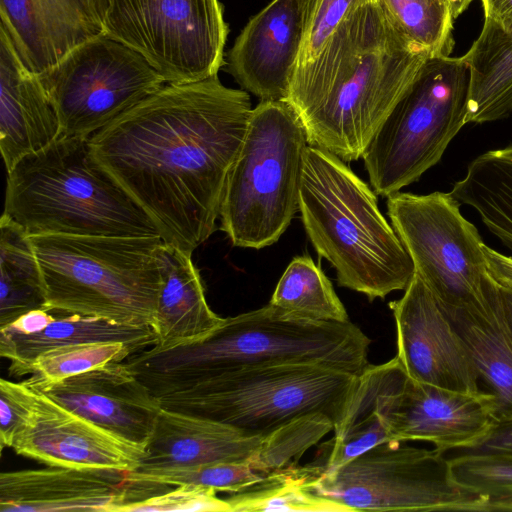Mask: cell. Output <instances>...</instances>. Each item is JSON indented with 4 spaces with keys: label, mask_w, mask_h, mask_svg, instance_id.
Returning a JSON list of instances; mask_svg holds the SVG:
<instances>
[{
    "label": "cell",
    "mask_w": 512,
    "mask_h": 512,
    "mask_svg": "<svg viewBox=\"0 0 512 512\" xmlns=\"http://www.w3.org/2000/svg\"><path fill=\"white\" fill-rule=\"evenodd\" d=\"M252 109L249 93L218 75L167 83L92 134L88 147L163 242L192 255L216 230Z\"/></svg>",
    "instance_id": "6da1fadb"
},
{
    "label": "cell",
    "mask_w": 512,
    "mask_h": 512,
    "mask_svg": "<svg viewBox=\"0 0 512 512\" xmlns=\"http://www.w3.org/2000/svg\"><path fill=\"white\" fill-rule=\"evenodd\" d=\"M431 56L402 35L378 0L370 1L342 21L314 59L296 67L285 101L309 145L356 161Z\"/></svg>",
    "instance_id": "7a4b0ae2"
},
{
    "label": "cell",
    "mask_w": 512,
    "mask_h": 512,
    "mask_svg": "<svg viewBox=\"0 0 512 512\" xmlns=\"http://www.w3.org/2000/svg\"><path fill=\"white\" fill-rule=\"evenodd\" d=\"M371 340L351 321L304 318L271 304L224 318L204 339L134 353L126 363L152 393L254 366L291 362L328 365L361 375Z\"/></svg>",
    "instance_id": "3957f363"
},
{
    "label": "cell",
    "mask_w": 512,
    "mask_h": 512,
    "mask_svg": "<svg viewBox=\"0 0 512 512\" xmlns=\"http://www.w3.org/2000/svg\"><path fill=\"white\" fill-rule=\"evenodd\" d=\"M299 211L312 246L336 271L339 286L369 301L405 290L412 260L378 207L377 194L332 152L308 145Z\"/></svg>",
    "instance_id": "277c9868"
},
{
    "label": "cell",
    "mask_w": 512,
    "mask_h": 512,
    "mask_svg": "<svg viewBox=\"0 0 512 512\" xmlns=\"http://www.w3.org/2000/svg\"><path fill=\"white\" fill-rule=\"evenodd\" d=\"M3 213L28 235L160 236L80 137L60 135L19 160L7 172Z\"/></svg>",
    "instance_id": "5b68a950"
},
{
    "label": "cell",
    "mask_w": 512,
    "mask_h": 512,
    "mask_svg": "<svg viewBox=\"0 0 512 512\" xmlns=\"http://www.w3.org/2000/svg\"><path fill=\"white\" fill-rule=\"evenodd\" d=\"M45 309L153 328L160 236L29 235Z\"/></svg>",
    "instance_id": "8992f818"
},
{
    "label": "cell",
    "mask_w": 512,
    "mask_h": 512,
    "mask_svg": "<svg viewBox=\"0 0 512 512\" xmlns=\"http://www.w3.org/2000/svg\"><path fill=\"white\" fill-rule=\"evenodd\" d=\"M358 379L328 365L291 362L231 370L153 394L162 408L209 418L246 436L265 437L312 413H324L337 425Z\"/></svg>",
    "instance_id": "52a82bcc"
},
{
    "label": "cell",
    "mask_w": 512,
    "mask_h": 512,
    "mask_svg": "<svg viewBox=\"0 0 512 512\" xmlns=\"http://www.w3.org/2000/svg\"><path fill=\"white\" fill-rule=\"evenodd\" d=\"M308 145L287 101H260L252 109L220 208V228L232 245L261 249L286 231L299 211Z\"/></svg>",
    "instance_id": "ba28073f"
},
{
    "label": "cell",
    "mask_w": 512,
    "mask_h": 512,
    "mask_svg": "<svg viewBox=\"0 0 512 512\" xmlns=\"http://www.w3.org/2000/svg\"><path fill=\"white\" fill-rule=\"evenodd\" d=\"M470 73L462 57L431 56L378 129L362 158L375 193L418 181L466 124Z\"/></svg>",
    "instance_id": "9c48e42d"
},
{
    "label": "cell",
    "mask_w": 512,
    "mask_h": 512,
    "mask_svg": "<svg viewBox=\"0 0 512 512\" xmlns=\"http://www.w3.org/2000/svg\"><path fill=\"white\" fill-rule=\"evenodd\" d=\"M437 449L384 443L326 469L309 463L306 488L356 511H498L491 499L453 475Z\"/></svg>",
    "instance_id": "30bf717a"
},
{
    "label": "cell",
    "mask_w": 512,
    "mask_h": 512,
    "mask_svg": "<svg viewBox=\"0 0 512 512\" xmlns=\"http://www.w3.org/2000/svg\"><path fill=\"white\" fill-rule=\"evenodd\" d=\"M460 205L450 192L440 191H398L386 202L415 274L446 309L483 306L499 289L488 271L484 242Z\"/></svg>",
    "instance_id": "8fae6325"
},
{
    "label": "cell",
    "mask_w": 512,
    "mask_h": 512,
    "mask_svg": "<svg viewBox=\"0 0 512 512\" xmlns=\"http://www.w3.org/2000/svg\"><path fill=\"white\" fill-rule=\"evenodd\" d=\"M105 35L142 55L166 83L218 75L228 25L219 0H107Z\"/></svg>",
    "instance_id": "7c38bea8"
},
{
    "label": "cell",
    "mask_w": 512,
    "mask_h": 512,
    "mask_svg": "<svg viewBox=\"0 0 512 512\" xmlns=\"http://www.w3.org/2000/svg\"><path fill=\"white\" fill-rule=\"evenodd\" d=\"M39 78L60 135L86 139L167 84L142 55L105 34L75 47Z\"/></svg>",
    "instance_id": "4fadbf2b"
},
{
    "label": "cell",
    "mask_w": 512,
    "mask_h": 512,
    "mask_svg": "<svg viewBox=\"0 0 512 512\" xmlns=\"http://www.w3.org/2000/svg\"><path fill=\"white\" fill-rule=\"evenodd\" d=\"M389 308L396 326V357L411 379L456 391L482 390L463 339L417 274Z\"/></svg>",
    "instance_id": "5bb4252c"
},
{
    "label": "cell",
    "mask_w": 512,
    "mask_h": 512,
    "mask_svg": "<svg viewBox=\"0 0 512 512\" xmlns=\"http://www.w3.org/2000/svg\"><path fill=\"white\" fill-rule=\"evenodd\" d=\"M312 0H273L254 15L227 54V71L260 101L286 100Z\"/></svg>",
    "instance_id": "9a60e30c"
},
{
    "label": "cell",
    "mask_w": 512,
    "mask_h": 512,
    "mask_svg": "<svg viewBox=\"0 0 512 512\" xmlns=\"http://www.w3.org/2000/svg\"><path fill=\"white\" fill-rule=\"evenodd\" d=\"M497 424V403L489 391L450 390L410 377L389 420L392 443L428 442L442 453L475 447Z\"/></svg>",
    "instance_id": "2e32d148"
},
{
    "label": "cell",
    "mask_w": 512,
    "mask_h": 512,
    "mask_svg": "<svg viewBox=\"0 0 512 512\" xmlns=\"http://www.w3.org/2000/svg\"><path fill=\"white\" fill-rule=\"evenodd\" d=\"M12 448L48 466L124 472L137 470L146 452L41 392L31 425Z\"/></svg>",
    "instance_id": "e0dca14e"
},
{
    "label": "cell",
    "mask_w": 512,
    "mask_h": 512,
    "mask_svg": "<svg viewBox=\"0 0 512 512\" xmlns=\"http://www.w3.org/2000/svg\"><path fill=\"white\" fill-rule=\"evenodd\" d=\"M37 391L145 448L161 409L156 396L124 361L106 364Z\"/></svg>",
    "instance_id": "ac0fdd59"
},
{
    "label": "cell",
    "mask_w": 512,
    "mask_h": 512,
    "mask_svg": "<svg viewBox=\"0 0 512 512\" xmlns=\"http://www.w3.org/2000/svg\"><path fill=\"white\" fill-rule=\"evenodd\" d=\"M107 0H0V27L24 65L42 74L104 33Z\"/></svg>",
    "instance_id": "d6986e66"
},
{
    "label": "cell",
    "mask_w": 512,
    "mask_h": 512,
    "mask_svg": "<svg viewBox=\"0 0 512 512\" xmlns=\"http://www.w3.org/2000/svg\"><path fill=\"white\" fill-rule=\"evenodd\" d=\"M126 472L49 466L0 474L1 512H118L127 501Z\"/></svg>",
    "instance_id": "ffe728a7"
},
{
    "label": "cell",
    "mask_w": 512,
    "mask_h": 512,
    "mask_svg": "<svg viewBox=\"0 0 512 512\" xmlns=\"http://www.w3.org/2000/svg\"><path fill=\"white\" fill-rule=\"evenodd\" d=\"M60 134L56 110L39 75L24 65L0 27V149L6 171Z\"/></svg>",
    "instance_id": "44dd1931"
},
{
    "label": "cell",
    "mask_w": 512,
    "mask_h": 512,
    "mask_svg": "<svg viewBox=\"0 0 512 512\" xmlns=\"http://www.w3.org/2000/svg\"><path fill=\"white\" fill-rule=\"evenodd\" d=\"M262 439L209 418L161 407L137 471L246 462Z\"/></svg>",
    "instance_id": "7402d4cb"
},
{
    "label": "cell",
    "mask_w": 512,
    "mask_h": 512,
    "mask_svg": "<svg viewBox=\"0 0 512 512\" xmlns=\"http://www.w3.org/2000/svg\"><path fill=\"white\" fill-rule=\"evenodd\" d=\"M408 377L396 356L383 364H369L359 376L343 418L333 429V438L322 445L325 449L317 462L333 469L391 442V411Z\"/></svg>",
    "instance_id": "603a6c76"
},
{
    "label": "cell",
    "mask_w": 512,
    "mask_h": 512,
    "mask_svg": "<svg viewBox=\"0 0 512 512\" xmlns=\"http://www.w3.org/2000/svg\"><path fill=\"white\" fill-rule=\"evenodd\" d=\"M161 286L152 347L166 350L204 339L224 321L208 305L199 270L189 255L162 242L159 251Z\"/></svg>",
    "instance_id": "cb8c5ba5"
},
{
    "label": "cell",
    "mask_w": 512,
    "mask_h": 512,
    "mask_svg": "<svg viewBox=\"0 0 512 512\" xmlns=\"http://www.w3.org/2000/svg\"><path fill=\"white\" fill-rule=\"evenodd\" d=\"M444 310L463 339L481 382L495 397L498 423L512 421V324L500 287L483 306Z\"/></svg>",
    "instance_id": "d4e9b609"
},
{
    "label": "cell",
    "mask_w": 512,
    "mask_h": 512,
    "mask_svg": "<svg viewBox=\"0 0 512 512\" xmlns=\"http://www.w3.org/2000/svg\"><path fill=\"white\" fill-rule=\"evenodd\" d=\"M53 321L42 331L21 334L0 330V354L10 360L9 372L13 376L27 375L31 362L41 353L55 347L88 343L120 342L133 354L156 344L157 337L151 327L130 326L105 319L53 311Z\"/></svg>",
    "instance_id": "484cf974"
},
{
    "label": "cell",
    "mask_w": 512,
    "mask_h": 512,
    "mask_svg": "<svg viewBox=\"0 0 512 512\" xmlns=\"http://www.w3.org/2000/svg\"><path fill=\"white\" fill-rule=\"evenodd\" d=\"M461 57L470 73L466 124L508 117L512 112V31L484 19L479 36Z\"/></svg>",
    "instance_id": "4316f807"
},
{
    "label": "cell",
    "mask_w": 512,
    "mask_h": 512,
    "mask_svg": "<svg viewBox=\"0 0 512 512\" xmlns=\"http://www.w3.org/2000/svg\"><path fill=\"white\" fill-rule=\"evenodd\" d=\"M25 229L7 214L0 219V328L45 309L40 268Z\"/></svg>",
    "instance_id": "83f0119b"
},
{
    "label": "cell",
    "mask_w": 512,
    "mask_h": 512,
    "mask_svg": "<svg viewBox=\"0 0 512 512\" xmlns=\"http://www.w3.org/2000/svg\"><path fill=\"white\" fill-rule=\"evenodd\" d=\"M269 304L308 319L350 321L331 281L307 254L292 259L279 279Z\"/></svg>",
    "instance_id": "f1b7e54d"
},
{
    "label": "cell",
    "mask_w": 512,
    "mask_h": 512,
    "mask_svg": "<svg viewBox=\"0 0 512 512\" xmlns=\"http://www.w3.org/2000/svg\"><path fill=\"white\" fill-rule=\"evenodd\" d=\"M307 481V466L295 465L270 473L254 488L230 493L226 501L231 512H353L309 491Z\"/></svg>",
    "instance_id": "f546056e"
},
{
    "label": "cell",
    "mask_w": 512,
    "mask_h": 512,
    "mask_svg": "<svg viewBox=\"0 0 512 512\" xmlns=\"http://www.w3.org/2000/svg\"><path fill=\"white\" fill-rule=\"evenodd\" d=\"M395 27L432 56H450L453 16L445 0H378Z\"/></svg>",
    "instance_id": "4dcf8cb0"
},
{
    "label": "cell",
    "mask_w": 512,
    "mask_h": 512,
    "mask_svg": "<svg viewBox=\"0 0 512 512\" xmlns=\"http://www.w3.org/2000/svg\"><path fill=\"white\" fill-rule=\"evenodd\" d=\"M133 352L120 342H88L59 346L39 354L29 365L24 380L39 390L66 378L112 362H122Z\"/></svg>",
    "instance_id": "1f68e13d"
},
{
    "label": "cell",
    "mask_w": 512,
    "mask_h": 512,
    "mask_svg": "<svg viewBox=\"0 0 512 512\" xmlns=\"http://www.w3.org/2000/svg\"><path fill=\"white\" fill-rule=\"evenodd\" d=\"M334 421L324 413L298 417L263 437L248 461L256 470L270 474L298 465L302 455L334 429Z\"/></svg>",
    "instance_id": "d6a6232c"
},
{
    "label": "cell",
    "mask_w": 512,
    "mask_h": 512,
    "mask_svg": "<svg viewBox=\"0 0 512 512\" xmlns=\"http://www.w3.org/2000/svg\"><path fill=\"white\" fill-rule=\"evenodd\" d=\"M267 476L268 474L254 469L248 461L126 472V477L132 481L167 485L193 484L229 493L254 488Z\"/></svg>",
    "instance_id": "836d02e7"
},
{
    "label": "cell",
    "mask_w": 512,
    "mask_h": 512,
    "mask_svg": "<svg viewBox=\"0 0 512 512\" xmlns=\"http://www.w3.org/2000/svg\"><path fill=\"white\" fill-rule=\"evenodd\" d=\"M450 463L457 481L487 495L498 511H512V453L461 452Z\"/></svg>",
    "instance_id": "e575fe53"
},
{
    "label": "cell",
    "mask_w": 512,
    "mask_h": 512,
    "mask_svg": "<svg viewBox=\"0 0 512 512\" xmlns=\"http://www.w3.org/2000/svg\"><path fill=\"white\" fill-rule=\"evenodd\" d=\"M145 482L139 498L122 505L118 512H231L216 490L193 484L173 485Z\"/></svg>",
    "instance_id": "d590c367"
},
{
    "label": "cell",
    "mask_w": 512,
    "mask_h": 512,
    "mask_svg": "<svg viewBox=\"0 0 512 512\" xmlns=\"http://www.w3.org/2000/svg\"><path fill=\"white\" fill-rule=\"evenodd\" d=\"M374 0H312L297 66L314 59L353 11Z\"/></svg>",
    "instance_id": "8d00e7d4"
},
{
    "label": "cell",
    "mask_w": 512,
    "mask_h": 512,
    "mask_svg": "<svg viewBox=\"0 0 512 512\" xmlns=\"http://www.w3.org/2000/svg\"><path fill=\"white\" fill-rule=\"evenodd\" d=\"M39 392L25 381L0 380V443L1 448L13 446L19 435L32 423Z\"/></svg>",
    "instance_id": "74e56055"
},
{
    "label": "cell",
    "mask_w": 512,
    "mask_h": 512,
    "mask_svg": "<svg viewBox=\"0 0 512 512\" xmlns=\"http://www.w3.org/2000/svg\"><path fill=\"white\" fill-rule=\"evenodd\" d=\"M488 271L499 287L512 291V257L483 244Z\"/></svg>",
    "instance_id": "f35d334b"
},
{
    "label": "cell",
    "mask_w": 512,
    "mask_h": 512,
    "mask_svg": "<svg viewBox=\"0 0 512 512\" xmlns=\"http://www.w3.org/2000/svg\"><path fill=\"white\" fill-rule=\"evenodd\" d=\"M460 451L465 453L486 451L512 453V421L498 423L481 443L473 448Z\"/></svg>",
    "instance_id": "ab89813d"
},
{
    "label": "cell",
    "mask_w": 512,
    "mask_h": 512,
    "mask_svg": "<svg viewBox=\"0 0 512 512\" xmlns=\"http://www.w3.org/2000/svg\"><path fill=\"white\" fill-rule=\"evenodd\" d=\"M54 319V315L46 309H34L20 317L9 325L0 328L9 332L21 334H33L44 330Z\"/></svg>",
    "instance_id": "60d3db41"
},
{
    "label": "cell",
    "mask_w": 512,
    "mask_h": 512,
    "mask_svg": "<svg viewBox=\"0 0 512 512\" xmlns=\"http://www.w3.org/2000/svg\"><path fill=\"white\" fill-rule=\"evenodd\" d=\"M484 19H489L505 31H512V0H481Z\"/></svg>",
    "instance_id": "b9f144b4"
},
{
    "label": "cell",
    "mask_w": 512,
    "mask_h": 512,
    "mask_svg": "<svg viewBox=\"0 0 512 512\" xmlns=\"http://www.w3.org/2000/svg\"><path fill=\"white\" fill-rule=\"evenodd\" d=\"M454 19L458 18L473 0H445Z\"/></svg>",
    "instance_id": "7bdbcfd3"
},
{
    "label": "cell",
    "mask_w": 512,
    "mask_h": 512,
    "mask_svg": "<svg viewBox=\"0 0 512 512\" xmlns=\"http://www.w3.org/2000/svg\"><path fill=\"white\" fill-rule=\"evenodd\" d=\"M502 300L506 315L512 324V291L500 287Z\"/></svg>",
    "instance_id": "ee69618b"
}]
</instances>
